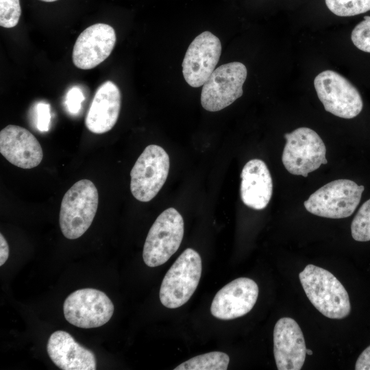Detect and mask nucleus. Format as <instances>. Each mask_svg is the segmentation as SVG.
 <instances>
[{
  "instance_id": "1",
  "label": "nucleus",
  "mask_w": 370,
  "mask_h": 370,
  "mask_svg": "<svg viewBox=\"0 0 370 370\" xmlns=\"http://www.w3.org/2000/svg\"><path fill=\"white\" fill-rule=\"evenodd\" d=\"M299 278L307 297L325 317L341 319L349 314V295L343 285L330 271L308 264L299 273Z\"/></svg>"
},
{
  "instance_id": "2",
  "label": "nucleus",
  "mask_w": 370,
  "mask_h": 370,
  "mask_svg": "<svg viewBox=\"0 0 370 370\" xmlns=\"http://www.w3.org/2000/svg\"><path fill=\"white\" fill-rule=\"evenodd\" d=\"M99 194L94 183L87 179L75 182L64 194L59 223L63 235L73 240L89 228L96 214Z\"/></svg>"
},
{
  "instance_id": "3",
  "label": "nucleus",
  "mask_w": 370,
  "mask_h": 370,
  "mask_svg": "<svg viewBox=\"0 0 370 370\" xmlns=\"http://www.w3.org/2000/svg\"><path fill=\"white\" fill-rule=\"evenodd\" d=\"M201 259L191 248L185 249L164 275L160 300L168 308H177L186 304L195 291L201 275Z\"/></svg>"
},
{
  "instance_id": "4",
  "label": "nucleus",
  "mask_w": 370,
  "mask_h": 370,
  "mask_svg": "<svg viewBox=\"0 0 370 370\" xmlns=\"http://www.w3.org/2000/svg\"><path fill=\"white\" fill-rule=\"evenodd\" d=\"M365 187L352 180L340 179L323 186L304 201L310 213L325 218L342 219L351 216L358 206Z\"/></svg>"
},
{
  "instance_id": "5",
  "label": "nucleus",
  "mask_w": 370,
  "mask_h": 370,
  "mask_svg": "<svg viewBox=\"0 0 370 370\" xmlns=\"http://www.w3.org/2000/svg\"><path fill=\"white\" fill-rule=\"evenodd\" d=\"M286 144L282 160L286 169L293 175L308 177V173L328 163L326 147L313 130L299 127L284 134Z\"/></svg>"
},
{
  "instance_id": "6",
  "label": "nucleus",
  "mask_w": 370,
  "mask_h": 370,
  "mask_svg": "<svg viewBox=\"0 0 370 370\" xmlns=\"http://www.w3.org/2000/svg\"><path fill=\"white\" fill-rule=\"evenodd\" d=\"M184 224L173 208L164 210L151 227L143 247V258L149 267L165 263L178 249L184 236Z\"/></svg>"
},
{
  "instance_id": "7",
  "label": "nucleus",
  "mask_w": 370,
  "mask_h": 370,
  "mask_svg": "<svg viewBox=\"0 0 370 370\" xmlns=\"http://www.w3.org/2000/svg\"><path fill=\"white\" fill-rule=\"evenodd\" d=\"M169 157L160 146L145 147L130 172V190L137 200L151 201L164 184L169 171Z\"/></svg>"
},
{
  "instance_id": "8",
  "label": "nucleus",
  "mask_w": 370,
  "mask_h": 370,
  "mask_svg": "<svg viewBox=\"0 0 370 370\" xmlns=\"http://www.w3.org/2000/svg\"><path fill=\"white\" fill-rule=\"evenodd\" d=\"M318 98L325 110L343 119H352L362 110L361 95L356 88L339 73L325 70L314 80Z\"/></svg>"
},
{
  "instance_id": "9",
  "label": "nucleus",
  "mask_w": 370,
  "mask_h": 370,
  "mask_svg": "<svg viewBox=\"0 0 370 370\" xmlns=\"http://www.w3.org/2000/svg\"><path fill=\"white\" fill-rule=\"evenodd\" d=\"M247 71L241 62H232L214 70L204 84L201 93L202 107L209 112L224 109L240 98Z\"/></svg>"
},
{
  "instance_id": "10",
  "label": "nucleus",
  "mask_w": 370,
  "mask_h": 370,
  "mask_svg": "<svg viewBox=\"0 0 370 370\" xmlns=\"http://www.w3.org/2000/svg\"><path fill=\"white\" fill-rule=\"evenodd\" d=\"M63 312L69 323L80 328H94L109 321L114 305L105 293L95 288H82L66 298Z\"/></svg>"
},
{
  "instance_id": "11",
  "label": "nucleus",
  "mask_w": 370,
  "mask_h": 370,
  "mask_svg": "<svg viewBox=\"0 0 370 370\" xmlns=\"http://www.w3.org/2000/svg\"><path fill=\"white\" fill-rule=\"evenodd\" d=\"M221 43L209 31L199 34L188 47L182 62L185 81L192 87L203 86L219 60Z\"/></svg>"
},
{
  "instance_id": "12",
  "label": "nucleus",
  "mask_w": 370,
  "mask_h": 370,
  "mask_svg": "<svg viewBox=\"0 0 370 370\" xmlns=\"http://www.w3.org/2000/svg\"><path fill=\"white\" fill-rule=\"evenodd\" d=\"M116 40L114 28L105 23L93 24L77 37L72 59L80 69L88 70L103 62L112 53Z\"/></svg>"
},
{
  "instance_id": "13",
  "label": "nucleus",
  "mask_w": 370,
  "mask_h": 370,
  "mask_svg": "<svg viewBox=\"0 0 370 370\" xmlns=\"http://www.w3.org/2000/svg\"><path fill=\"white\" fill-rule=\"evenodd\" d=\"M258 286L251 279L239 278L221 288L211 304V314L222 320H231L247 314L258 296Z\"/></svg>"
},
{
  "instance_id": "14",
  "label": "nucleus",
  "mask_w": 370,
  "mask_h": 370,
  "mask_svg": "<svg viewBox=\"0 0 370 370\" xmlns=\"http://www.w3.org/2000/svg\"><path fill=\"white\" fill-rule=\"evenodd\" d=\"M273 354L278 370H299L306 359L302 331L292 318L282 317L273 330Z\"/></svg>"
},
{
  "instance_id": "15",
  "label": "nucleus",
  "mask_w": 370,
  "mask_h": 370,
  "mask_svg": "<svg viewBox=\"0 0 370 370\" xmlns=\"http://www.w3.org/2000/svg\"><path fill=\"white\" fill-rule=\"evenodd\" d=\"M0 153L11 164L26 169L37 166L43 157L36 138L27 129L15 125L1 130Z\"/></svg>"
},
{
  "instance_id": "16",
  "label": "nucleus",
  "mask_w": 370,
  "mask_h": 370,
  "mask_svg": "<svg viewBox=\"0 0 370 370\" xmlns=\"http://www.w3.org/2000/svg\"><path fill=\"white\" fill-rule=\"evenodd\" d=\"M121 94L112 81H106L97 89L88 110L85 125L94 134H103L116 124L121 110Z\"/></svg>"
},
{
  "instance_id": "17",
  "label": "nucleus",
  "mask_w": 370,
  "mask_h": 370,
  "mask_svg": "<svg viewBox=\"0 0 370 370\" xmlns=\"http://www.w3.org/2000/svg\"><path fill=\"white\" fill-rule=\"evenodd\" d=\"M47 350L52 362L63 370H95V354L79 345L68 332L58 330L48 340Z\"/></svg>"
},
{
  "instance_id": "18",
  "label": "nucleus",
  "mask_w": 370,
  "mask_h": 370,
  "mask_svg": "<svg viewBox=\"0 0 370 370\" xmlns=\"http://www.w3.org/2000/svg\"><path fill=\"white\" fill-rule=\"evenodd\" d=\"M241 197L245 205L262 210L269 204L273 193L270 171L264 161L252 159L243 168L241 174Z\"/></svg>"
},
{
  "instance_id": "19",
  "label": "nucleus",
  "mask_w": 370,
  "mask_h": 370,
  "mask_svg": "<svg viewBox=\"0 0 370 370\" xmlns=\"http://www.w3.org/2000/svg\"><path fill=\"white\" fill-rule=\"evenodd\" d=\"M230 358L222 352H211L182 362L174 370H226Z\"/></svg>"
},
{
  "instance_id": "20",
  "label": "nucleus",
  "mask_w": 370,
  "mask_h": 370,
  "mask_svg": "<svg viewBox=\"0 0 370 370\" xmlns=\"http://www.w3.org/2000/svg\"><path fill=\"white\" fill-rule=\"evenodd\" d=\"M328 8L339 16H352L370 10V0H325Z\"/></svg>"
},
{
  "instance_id": "21",
  "label": "nucleus",
  "mask_w": 370,
  "mask_h": 370,
  "mask_svg": "<svg viewBox=\"0 0 370 370\" xmlns=\"http://www.w3.org/2000/svg\"><path fill=\"white\" fill-rule=\"evenodd\" d=\"M352 238L360 242L370 241V199L359 208L351 225Z\"/></svg>"
},
{
  "instance_id": "22",
  "label": "nucleus",
  "mask_w": 370,
  "mask_h": 370,
  "mask_svg": "<svg viewBox=\"0 0 370 370\" xmlns=\"http://www.w3.org/2000/svg\"><path fill=\"white\" fill-rule=\"evenodd\" d=\"M21 14L19 0H0V25L5 28L15 27Z\"/></svg>"
},
{
  "instance_id": "23",
  "label": "nucleus",
  "mask_w": 370,
  "mask_h": 370,
  "mask_svg": "<svg viewBox=\"0 0 370 370\" xmlns=\"http://www.w3.org/2000/svg\"><path fill=\"white\" fill-rule=\"evenodd\" d=\"M351 39L358 49L370 53V16H364V20L356 25Z\"/></svg>"
},
{
  "instance_id": "24",
  "label": "nucleus",
  "mask_w": 370,
  "mask_h": 370,
  "mask_svg": "<svg viewBox=\"0 0 370 370\" xmlns=\"http://www.w3.org/2000/svg\"><path fill=\"white\" fill-rule=\"evenodd\" d=\"M37 127L40 131L45 132L49 129L50 123V106L45 103L37 105Z\"/></svg>"
},
{
  "instance_id": "25",
  "label": "nucleus",
  "mask_w": 370,
  "mask_h": 370,
  "mask_svg": "<svg viewBox=\"0 0 370 370\" xmlns=\"http://www.w3.org/2000/svg\"><path fill=\"white\" fill-rule=\"evenodd\" d=\"M84 100L82 91L73 87L67 93L66 104L68 109L71 113H77L81 108V103Z\"/></svg>"
},
{
  "instance_id": "26",
  "label": "nucleus",
  "mask_w": 370,
  "mask_h": 370,
  "mask_svg": "<svg viewBox=\"0 0 370 370\" xmlns=\"http://www.w3.org/2000/svg\"><path fill=\"white\" fill-rule=\"evenodd\" d=\"M356 370H370V345L367 347L358 358Z\"/></svg>"
},
{
  "instance_id": "27",
  "label": "nucleus",
  "mask_w": 370,
  "mask_h": 370,
  "mask_svg": "<svg viewBox=\"0 0 370 370\" xmlns=\"http://www.w3.org/2000/svg\"><path fill=\"white\" fill-rule=\"evenodd\" d=\"M9 256L8 244L3 236L0 234V265L2 266L8 260Z\"/></svg>"
},
{
  "instance_id": "28",
  "label": "nucleus",
  "mask_w": 370,
  "mask_h": 370,
  "mask_svg": "<svg viewBox=\"0 0 370 370\" xmlns=\"http://www.w3.org/2000/svg\"><path fill=\"white\" fill-rule=\"evenodd\" d=\"M306 354L309 355V356L312 355V350H310L309 349H306Z\"/></svg>"
},
{
  "instance_id": "29",
  "label": "nucleus",
  "mask_w": 370,
  "mask_h": 370,
  "mask_svg": "<svg viewBox=\"0 0 370 370\" xmlns=\"http://www.w3.org/2000/svg\"><path fill=\"white\" fill-rule=\"evenodd\" d=\"M40 1H44V2H53L58 0H40Z\"/></svg>"
}]
</instances>
